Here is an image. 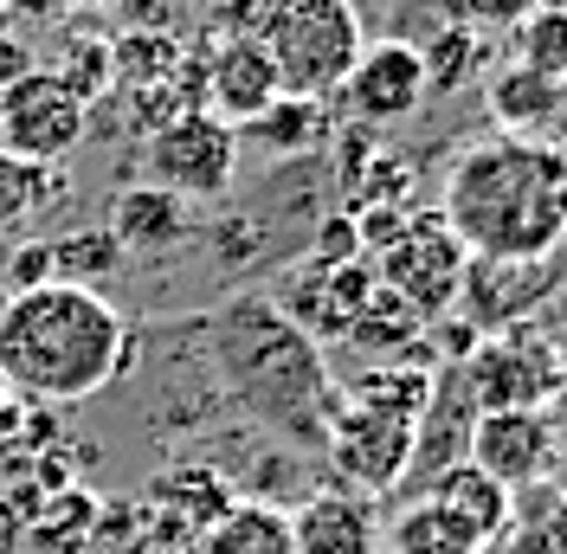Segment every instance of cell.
Here are the masks:
<instances>
[{
    "label": "cell",
    "mask_w": 567,
    "mask_h": 554,
    "mask_svg": "<svg viewBox=\"0 0 567 554\" xmlns=\"http://www.w3.org/2000/svg\"><path fill=\"white\" fill-rule=\"evenodd\" d=\"M142 361L136 329L91 284H39L0 304V381L27 407L97 400Z\"/></svg>",
    "instance_id": "obj_2"
},
{
    "label": "cell",
    "mask_w": 567,
    "mask_h": 554,
    "mask_svg": "<svg viewBox=\"0 0 567 554\" xmlns=\"http://www.w3.org/2000/svg\"><path fill=\"white\" fill-rule=\"evenodd\" d=\"M78 7H123V0H78Z\"/></svg>",
    "instance_id": "obj_35"
},
{
    "label": "cell",
    "mask_w": 567,
    "mask_h": 554,
    "mask_svg": "<svg viewBox=\"0 0 567 554\" xmlns=\"http://www.w3.org/2000/svg\"><path fill=\"white\" fill-rule=\"evenodd\" d=\"M155 503H168V510H181V516H194L200 529H207L226 503H239L233 496V484L219 478V471H207V464H181V471H162L155 478V490H148Z\"/></svg>",
    "instance_id": "obj_26"
},
{
    "label": "cell",
    "mask_w": 567,
    "mask_h": 554,
    "mask_svg": "<svg viewBox=\"0 0 567 554\" xmlns=\"http://www.w3.org/2000/svg\"><path fill=\"white\" fill-rule=\"evenodd\" d=\"M381 554H491L471 529H464L439 496H406L393 522H381Z\"/></svg>",
    "instance_id": "obj_18"
},
{
    "label": "cell",
    "mask_w": 567,
    "mask_h": 554,
    "mask_svg": "<svg viewBox=\"0 0 567 554\" xmlns=\"http://www.w3.org/2000/svg\"><path fill=\"white\" fill-rule=\"evenodd\" d=\"M13 7H39V13H45V7H59V0H13Z\"/></svg>",
    "instance_id": "obj_34"
},
{
    "label": "cell",
    "mask_w": 567,
    "mask_h": 554,
    "mask_svg": "<svg viewBox=\"0 0 567 554\" xmlns=\"http://www.w3.org/2000/svg\"><path fill=\"white\" fill-rule=\"evenodd\" d=\"M239 174V130L213 110H181L142 142V181L168 187L181 201H219Z\"/></svg>",
    "instance_id": "obj_8"
},
{
    "label": "cell",
    "mask_w": 567,
    "mask_h": 554,
    "mask_svg": "<svg viewBox=\"0 0 567 554\" xmlns=\"http://www.w3.org/2000/svg\"><path fill=\"white\" fill-rule=\"evenodd\" d=\"M420 65H425V91H458L471 71L484 65V39L458 27V20H445L432 45H420Z\"/></svg>",
    "instance_id": "obj_27"
},
{
    "label": "cell",
    "mask_w": 567,
    "mask_h": 554,
    "mask_svg": "<svg viewBox=\"0 0 567 554\" xmlns=\"http://www.w3.org/2000/svg\"><path fill=\"white\" fill-rule=\"evenodd\" d=\"M45 258H52V284H110V277L123 271L130 258H123V245L110 239V226H84V233H59V239H45Z\"/></svg>",
    "instance_id": "obj_22"
},
{
    "label": "cell",
    "mask_w": 567,
    "mask_h": 554,
    "mask_svg": "<svg viewBox=\"0 0 567 554\" xmlns=\"http://www.w3.org/2000/svg\"><path fill=\"white\" fill-rule=\"evenodd\" d=\"M91 136V110L65 91V78L52 65H33L0 91V148L59 168L78 142Z\"/></svg>",
    "instance_id": "obj_9"
},
{
    "label": "cell",
    "mask_w": 567,
    "mask_h": 554,
    "mask_svg": "<svg viewBox=\"0 0 567 554\" xmlns=\"http://www.w3.org/2000/svg\"><path fill=\"white\" fill-rule=\"evenodd\" d=\"M0 304H7V290H0Z\"/></svg>",
    "instance_id": "obj_36"
},
{
    "label": "cell",
    "mask_w": 567,
    "mask_h": 554,
    "mask_svg": "<svg viewBox=\"0 0 567 554\" xmlns=\"http://www.w3.org/2000/svg\"><path fill=\"white\" fill-rule=\"evenodd\" d=\"M200 233L194 226V207L168 194V187H155V181H136V187H123L116 194V207H110V239L123 245V258H155V252H175Z\"/></svg>",
    "instance_id": "obj_16"
},
{
    "label": "cell",
    "mask_w": 567,
    "mask_h": 554,
    "mask_svg": "<svg viewBox=\"0 0 567 554\" xmlns=\"http://www.w3.org/2000/svg\"><path fill=\"white\" fill-rule=\"evenodd\" d=\"M52 71L65 78L71 98L91 110L97 98H110V39H104V33H78V39H65V52L52 59Z\"/></svg>",
    "instance_id": "obj_28"
},
{
    "label": "cell",
    "mask_w": 567,
    "mask_h": 554,
    "mask_svg": "<svg viewBox=\"0 0 567 554\" xmlns=\"http://www.w3.org/2000/svg\"><path fill=\"white\" fill-rule=\"evenodd\" d=\"M561 252L548 258H471L458 284V310L477 336H496V329H516V322H535L555 297V277H561Z\"/></svg>",
    "instance_id": "obj_10"
},
{
    "label": "cell",
    "mask_w": 567,
    "mask_h": 554,
    "mask_svg": "<svg viewBox=\"0 0 567 554\" xmlns=\"http://www.w3.org/2000/svg\"><path fill=\"white\" fill-rule=\"evenodd\" d=\"M27 71H33V52H27V45H13V39L0 33V91H7L13 78H27Z\"/></svg>",
    "instance_id": "obj_32"
},
{
    "label": "cell",
    "mask_w": 567,
    "mask_h": 554,
    "mask_svg": "<svg viewBox=\"0 0 567 554\" xmlns=\"http://www.w3.org/2000/svg\"><path fill=\"white\" fill-rule=\"evenodd\" d=\"M290 542L297 554H381V503L349 484L303 490L290 510Z\"/></svg>",
    "instance_id": "obj_15"
},
{
    "label": "cell",
    "mask_w": 567,
    "mask_h": 554,
    "mask_svg": "<svg viewBox=\"0 0 567 554\" xmlns=\"http://www.w3.org/2000/svg\"><path fill=\"white\" fill-rule=\"evenodd\" d=\"M349 258H361V226H354L349 213L342 219H322L317 245H310V265H349Z\"/></svg>",
    "instance_id": "obj_30"
},
{
    "label": "cell",
    "mask_w": 567,
    "mask_h": 554,
    "mask_svg": "<svg viewBox=\"0 0 567 554\" xmlns=\"http://www.w3.org/2000/svg\"><path fill=\"white\" fill-rule=\"evenodd\" d=\"M39 284H52V258H45V245H27V252L7 265V297H13V290H39Z\"/></svg>",
    "instance_id": "obj_31"
},
{
    "label": "cell",
    "mask_w": 567,
    "mask_h": 554,
    "mask_svg": "<svg viewBox=\"0 0 567 554\" xmlns=\"http://www.w3.org/2000/svg\"><path fill=\"white\" fill-rule=\"evenodd\" d=\"M496 554H567V490L561 484L523 490Z\"/></svg>",
    "instance_id": "obj_21"
},
{
    "label": "cell",
    "mask_w": 567,
    "mask_h": 554,
    "mask_svg": "<svg viewBox=\"0 0 567 554\" xmlns=\"http://www.w3.org/2000/svg\"><path fill=\"white\" fill-rule=\"evenodd\" d=\"M207 361L219 393L239 413L271 432L284 451H322L329 419H336V381L322 342L303 336L290 316L271 304V290H239L200 322Z\"/></svg>",
    "instance_id": "obj_1"
},
{
    "label": "cell",
    "mask_w": 567,
    "mask_h": 554,
    "mask_svg": "<svg viewBox=\"0 0 567 554\" xmlns=\"http://www.w3.org/2000/svg\"><path fill=\"white\" fill-rule=\"evenodd\" d=\"M516 65L567 91V0L535 7L529 20L516 27Z\"/></svg>",
    "instance_id": "obj_24"
},
{
    "label": "cell",
    "mask_w": 567,
    "mask_h": 554,
    "mask_svg": "<svg viewBox=\"0 0 567 554\" xmlns=\"http://www.w3.org/2000/svg\"><path fill=\"white\" fill-rule=\"evenodd\" d=\"M52 201H65V174L45 168V162H27L13 148H0V233L7 226H27Z\"/></svg>",
    "instance_id": "obj_23"
},
{
    "label": "cell",
    "mask_w": 567,
    "mask_h": 554,
    "mask_svg": "<svg viewBox=\"0 0 567 554\" xmlns=\"http://www.w3.org/2000/svg\"><path fill=\"white\" fill-rule=\"evenodd\" d=\"M425 496H439V503H445V510H452V516L484 542V548H496V542H503V529H509V516H516V496H509L503 484H491L477 464H452L445 478H432V484H425Z\"/></svg>",
    "instance_id": "obj_19"
},
{
    "label": "cell",
    "mask_w": 567,
    "mask_h": 554,
    "mask_svg": "<svg viewBox=\"0 0 567 554\" xmlns=\"http://www.w3.org/2000/svg\"><path fill=\"white\" fill-rule=\"evenodd\" d=\"M194 554H297L290 542V510L265 503V496H239L200 529Z\"/></svg>",
    "instance_id": "obj_17"
},
{
    "label": "cell",
    "mask_w": 567,
    "mask_h": 554,
    "mask_svg": "<svg viewBox=\"0 0 567 554\" xmlns=\"http://www.w3.org/2000/svg\"><path fill=\"white\" fill-rule=\"evenodd\" d=\"M445 7H452V20L471 27V33H516L535 7H548V0H445Z\"/></svg>",
    "instance_id": "obj_29"
},
{
    "label": "cell",
    "mask_w": 567,
    "mask_h": 554,
    "mask_svg": "<svg viewBox=\"0 0 567 554\" xmlns=\"http://www.w3.org/2000/svg\"><path fill=\"white\" fill-rule=\"evenodd\" d=\"M439 219L471 258H548L567 245V148L548 136H484L445 174Z\"/></svg>",
    "instance_id": "obj_3"
},
{
    "label": "cell",
    "mask_w": 567,
    "mask_h": 554,
    "mask_svg": "<svg viewBox=\"0 0 567 554\" xmlns=\"http://www.w3.org/2000/svg\"><path fill=\"white\" fill-rule=\"evenodd\" d=\"M194 59H200V110H213V116L233 123V130H251V123L284 98L278 65L239 33H213Z\"/></svg>",
    "instance_id": "obj_13"
},
{
    "label": "cell",
    "mask_w": 567,
    "mask_h": 554,
    "mask_svg": "<svg viewBox=\"0 0 567 554\" xmlns=\"http://www.w3.org/2000/svg\"><path fill=\"white\" fill-rule=\"evenodd\" d=\"M425 387H432V368H413V361H388V368H368L354 387H336V419H329L322 451L349 490L361 496L400 490Z\"/></svg>",
    "instance_id": "obj_5"
},
{
    "label": "cell",
    "mask_w": 567,
    "mask_h": 554,
    "mask_svg": "<svg viewBox=\"0 0 567 554\" xmlns=\"http://www.w3.org/2000/svg\"><path fill=\"white\" fill-rule=\"evenodd\" d=\"M213 33L251 39L278 65L284 98H336L361 59L354 0H219Z\"/></svg>",
    "instance_id": "obj_4"
},
{
    "label": "cell",
    "mask_w": 567,
    "mask_h": 554,
    "mask_svg": "<svg viewBox=\"0 0 567 554\" xmlns=\"http://www.w3.org/2000/svg\"><path fill=\"white\" fill-rule=\"evenodd\" d=\"M484 98H491V116L503 123V136H548L567 104L561 84H548V78H535L523 65H503Z\"/></svg>",
    "instance_id": "obj_20"
},
{
    "label": "cell",
    "mask_w": 567,
    "mask_h": 554,
    "mask_svg": "<svg viewBox=\"0 0 567 554\" xmlns=\"http://www.w3.org/2000/svg\"><path fill=\"white\" fill-rule=\"evenodd\" d=\"M336 98L354 110V123H400V116H413L425 98L420 45L413 39H374V45H361V59L349 65Z\"/></svg>",
    "instance_id": "obj_14"
},
{
    "label": "cell",
    "mask_w": 567,
    "mask_h": 554,
    "mask_svg": "<svg viewBox=\"0 0 567 554\" xmlns=\"http://www.w3.org/2000/svg\"><path fill=\"white\" fill-rule=\"evenodd\" d=\"M368 265L381 277V290H393L432 329V322H445V316L458 310V284H464L471 252L452 239V226L439 213H400V226L374 245Z\"/></svg>",
    "instance_id": "obj_6"
},
{
    "label": "cell",
    "mask_w": 567,
    "mask_h": 554,
    "mask_svg": "<svg viewBox=\"0 0 567 554\" xmlns=\"http://www.w3.org/2000/svg\"><path fill=\"white\" fill-rule=\"evenodd\" d=\"M464 464H477V471H484L491 484H503L509 496L555 484V478H561L555 419L548 413H523V407H509V413H477Z\"/></svg>",
    "instance_id": "obj_11"
},
{
    "label": "cell",
    "mask_w": 567,
    "mask_h": 554,
    "mask_svg": "<svg viewBox=\"0 0 567 554\" xmlns=\"http://www.w3.org/2000/svg\"><path fill=\"white\" fill-rule=\"evenodd\" d=\"M548 419H555V445H561V464H567V387L555 393V407H548Z\"/></svg>",
    "instance_id": "obj_33"
},
{
    "label": "cell",
    "mask_w": 567,
    "mask_h": 554,
    "mask_svg": "<svg viewBox=\"0 0 567 554\" xmlns=\"http://www.w3.org/2000/svg\"><path fill=\"white\" fill-rule=\"evenodd\" d=\"M477 393L464 381L458 361H445V368H432V387H425V407L413 419V458H406V478L393 496H420L432 478H445L452 464H464V451H471V425H477Z\"/></svg>",
    "instance_id": "obj_12"
},
{
    "label": "cell",
    "mask_w": 567,
    "mask_h": 554,
    "mask_svg": "<svg viewBox=\"0 0 567 554\" xmlns=\"http://www.w3.org/2000/svg\"><path fill=\"white\" fill-rule=\"evenodd\" d=\"M251 136L265 142L271 155H310L329 136V110H322V98H278L251 123Z\"/></svg>",
    "instance_id": "obj_25"
},
{
    "label": "cell",
    "mask_w": 567,
    "mask_h": 554,
    "mask_svg": "<svg viewBox=\"0 0 567 554\" xmlns=\"http://www.w3.org/2000/svg\"><path fill=\"white\" fill-rule=\"evenodd\" d=\"M458 368H464V381H471V393H477L484 413H509V407H523V413H548L555 393L567 387L561 355L548 348V336H542L535 322L477 336V348L464 355Z\"/></svg>",
    "instance_id": "obj_7"
}]
</instances>
